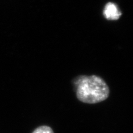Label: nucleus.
<instances>
[{
  "label": "nucleus",
  "mask_w": 133,
  "mask_h": 133,
  "mask_svg": "<svg viewBox=\"0 0 133 133\" xmlns=\"http://www.w3.org/2000/svg\"><path fill=\"white\" fill-rule=\"evenodd\" d=\"M103 14L107 20H117L121 17L122 13L117 5L112 2H109L105 5Z\"/></svg>",
  "instance_id": "2"
},
{
  "label": "nucleus",
  "mask_w": 133,
  "mask_h": 133,
  "mask_svg": "<svg viewBox=\"0 0 133 133\" xmlns=\"http://www.w3.org/2000/svg\"><path fill=\"white\" fill-rule=\"evenodd\" d=\"M32 133H54V131L50 127L43 125L35 129Z\"/></svg>",
  "instance_id": "3"
},
{
  "label": "nucleus",
  "mask_w": 133,
  "mask_h": 133,
  "mask_svg": "<svg viewBox=\"0 0 133 133\" xmlns=\"http://www.w3.org/2000/svg\"><path fill=\"white\" fill-rule=\"evenodd\" d=\"M74 83L76 87V97L82 103L97 104L109 97V87L100 76H81L75 79Z\"/></svg>",
  "instance_id": "1"
}]
</instances>
